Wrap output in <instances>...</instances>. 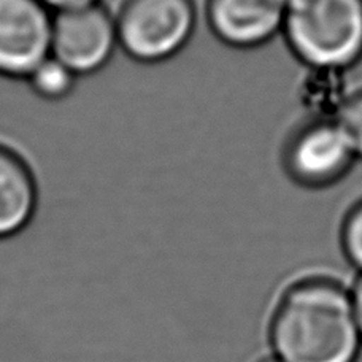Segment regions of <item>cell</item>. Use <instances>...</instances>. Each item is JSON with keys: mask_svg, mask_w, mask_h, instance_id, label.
I'll return each mask as SVG.
<instances>
[{"mask_svg": "<svg viewBox=\"0 0 362 362\" xmlns=\"http://www.w3.org/2000/svg\"><path fill=\"white\" fill-rule=\"evenodd\" d=\"M40 2L48 6V8L57 13V11H64V10H72V8H78V6H85L90 4H97L99 0H40Z\"/></svg>", "mask_w": 362, "mask_h": 362, "instance_id": "obj_12", "label": "cell"}, {"mask_svg": "<svg viewBox=\"0 0 362 362\" xmlns=\"http://www.w3.org/2000/svg\"><path fill=\"white\" fill-rule=\"evenodd\" d=\"M115 21L119 48L131 59L159 64L186 47L197 18L192 0H126Z\"/></svg>", "mask_w": 362, "mask_h": 362, "instance_id": "obj_3", "label": "cell"}, {"mask_svg": "<svg viewBox=\"0 0 362 362\" xmlns=\"http://www.w3.org/2000/svg\"><path fill=\"white\" fill-rule=\"evenodd\" d=\"M262 362H281V361L278 359V358H270V359H266V361H262Z\"/></svg>", "mask_w": 362, "mask_h": 362, "instance_id": "obj_14", "label": "cell"}, {"mask_svg": "<svg viewBox=\"0 0 362 362\" xmlns=\"http://www.w3.org/2000/svg\"><path fill=\"white\" fill-rule=\"evenodd\" d=\"M335 118L350 137L358 159H362V90H358L340 103Z\"/></svg>", "mask_w": 362, "mask_h": 362, "instance_id": "obj_10", "label": "cell"}, {"mask_svg": "<svg viewBox=\"0 0 362 362\" xmlns=\"http://www.w3.org/2000/svg\"><path fill=\"white\" fill-rule=\"evenodd\" d=\"M356 159L351 140L335 116L308 121L284 150L288 173L308 187L329 186L344 178Z\"/></svg>", "mask_w": 362, "mask_h": 362, "instance_id": "obj_4", "label": "cell"}, {"mask_svg": "<svg viewBox=\"0 0 362 362\" xmlns=\"http://www.w3.org/2000/svg\"><path fill=\"white\" fill-rule=\"evenodd\" d=\"M269 339L281 362H356L362 335L351 293L332 281L294 284L274 310Z\"/></svg>", "mask_w": 362, "mask_h": 362, "instance_id": "obj_1", "label": "cell"}, {"mask_svg": "<svg viewBox=\"0 0 362 362\" xmlns=\"http://www.w3.org/2000/svg\"><path fill=\"white\" fill-rule=\"evenodd\" d=\"M341 242L348 259L362 272V202L348 213L341 232Z\"/></svg>", "mask_w": 362, "mask_h": 362, "instance_id": "obj_11", "label": "cell"}, {"mask_svg": "<svg viewBox=\"0 0 362 362\" xmlns=\"http://www.w3.org/2000/svg\"><path fill=\"white\" fill-rule=\"evenodd\" d=\"M116 47H119L116 21L99 2L53 15L51 56L78 76L105 67Z\"/></svg>", "mask_w": 362, "mask_h": 362, "instance_id": "obj_5", "label": "cell"}, {"mask_svg": "<svg viewBox=\"0 0 362 362\" xmlns=\"http://www.w3.org/2000/svg\"><path fill=\"white\" fill-rule=\"evenodd\" d=\"M351 297H353V305H354V312H356V320L359 325V331L362 335V278L356 283V286L351 291Z\"/></svg>", "mask_w": 362, "mask_h": 362, "instance_id": "obj_13", "label": "cell"}, {"mask_svg": "<svg viewBox=\"0 0 362 362\" xmlns=\"http://www.w3.org/2000/svg\"><path fill=\"white\" fill-rule=\"evenodd\" d=\"M53 15L40 0H0V75L25 80L47 59Z\"/></svg>", "mask_w": 362, "mask_h": 362, "instance_id": "obj_6", "label": "cell"}, {"mask_svg": "<svg viewBox=\"0 0 362 362\" xmlns=\"http://www.w3.org/2000/svg\"><path fill=\"white\" fill-rule=\"evenodd\" d=\"M281 35L308 69L345 72L362 59V0H288Z\"/></svg>", "mask_w": 362, "mask_h": 362, "instance_id": "obj_2", "label": "cell"}, {"mask_svg": "<svg viewBox=\"0 0 362 362\" xmlns=\"http://www.w3.org/2000/svg\"><path fill=\"white\" fill-rule=\"evenodd\" d=\"M78 75L74 74L66 64L56 59L54 56H48L32 70L25 81L37 97L43 100L57 102L72 94L75 81Z\"/></svg>", "mask_w": 362, "mask_h": 362, "instance_id": "obj_9", "label": "cell"}, {"mask_svg": "<svg viewBox=\"0 0 362 362\" xmlns=\"http://www.w3.org/2000/svg\"><path fill=\"white\" fill-rule=\"evenodd\" d=\"M286 6L288 0H209L206 19L224 45L255 49L281 34Z\"/></svg>", "mask_w": 362, "mask_h": 362, "instance_id": "obj_7", "label": "cell"}, {"mask_svg": "<svg viewBox=\"0 0 362 362\" xmlns=\"http://www.w3.org/2000/svg\"><path fill=\"white\" fill-rule=\"evenodd\" d=\"M37 204V181L29 164L18 153L0 145V240H8L28 229Z\"/></svg>", "mask_w": 362, "mask_h": 362, "instance_id": "obj_8", "label": "cell"}]
</instances>
